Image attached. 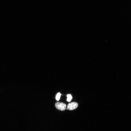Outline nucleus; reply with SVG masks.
I'll list each match as a JSON object with an SVG mask.
<instances>
[{
	"label": "nucleus",
	"instance_id": "3",
	"mask_svg": "<svg viewBox=\"0 0 131 131\" xmlns=\"http://www.w3.org/2000/svg\"><path fill=\"white\" fill-rule=\"evenodd\" d=\"M67 101L69 102H70L72 98L71 95L70 94H68L67 95Z\"/></svg>",
	"mask_w": 131,
	"mask_h": 131
},
{
	"label": "nucleus",
	"instance_id": "4",
	"mask_svg": "<svg viewBox=\"0 0 131 131\" xmlns=\"http://www.w3.org/2000/svg\"><path fill=\"white\" fill-rule=\"evenodd\" d=\"M61 94L60 93H58L56 96V99L57 101H58L60 98Z\"/></svg>",
	"mask_w": 131,
	"mask_h": 131
},
{
	"label": "nucleus",
	"instance_id": "2",
	"mask_svg": "<svg viewBox=\"0 0 131 131\" xmlns=\"http://www.w3.org/2000/svg\"><path fill=\"white\" fill-rule=\"evenodd\" d=\"M78 104L76 102H73L69 104L67 106V109L73 110L76 109L78 107Z\"/></svg>",
	"mask_w": 131,
	"mask_h": 131
},
{
	"label": "nucleus",
	"instance_id": "1",
	"mask_svg": "<svg viewBox=\"0 0 131 131\" xmlns=\"http://www.w3.org/2000/svg\"><path fill=\"white\" fill-rule=\"evenodd\" d=\"M55 106L57 109L62 111L65 110L66 107L65 104L59 102L56 103L55 104Z\"/></svg>",
	"mask_w": 131,
	"mask_h": 131
}]
</instances>
